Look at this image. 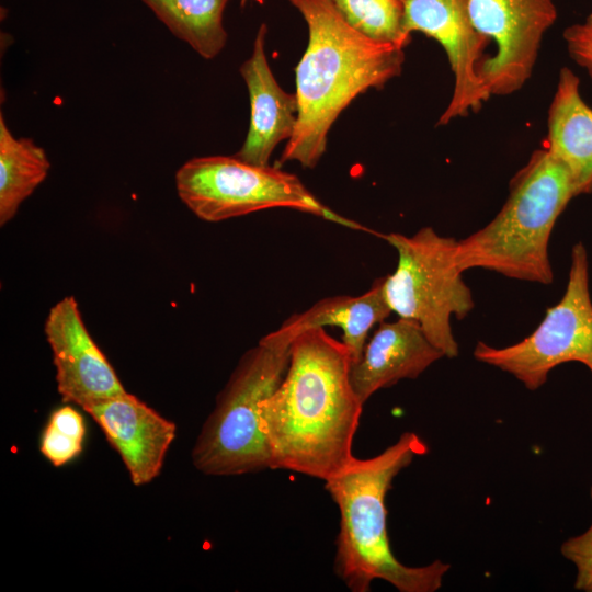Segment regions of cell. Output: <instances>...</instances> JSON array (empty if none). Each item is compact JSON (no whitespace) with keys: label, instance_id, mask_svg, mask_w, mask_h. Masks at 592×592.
Segmentation results:
<instances>
[{"label":"cell","instance_id":"52a82bcc","mask_svg":"<svg viewBox=\"0 0 592 592\" xmlns=\"http://www.w3.org/2000/svg\"><path fill=\"white\" fill-rule=\"evenodd\" d=\"M175 186L186 207L209 223L263 209L291 208L367 230L323 205L297 175L278 167L249 163L236 156H206L186 161L175 173Z\"/></svg>","mask_w":592,"mask_h":592},{"label":"cell","instance_id":"7a4b0ae2","mask_svg":"<svg viewBox=\"0 0 592 592\" xmlns=\"http://www.w3.org/2000/svg\"><path fill=\"white\" fill-rule=\"evenodd\" d=\"M288 1L307 24L308 45L296 67L297 123L278 163L311 169L342 111L361 93L399 76L405 54L354 30L331 0Z\"/></svg>","mask_w":592,"mask_h":592},{"label":"cell","instance_id":"8fae6325","mask_svg":"<svg viewBox=\"0 0 592 592\" xmlns=\"http://www.w3.org/2000/svg\"><path fill=\"white\" fill-rule=\"evenodd\" d=\"M64 402L87 408L125 392L114 368L88 332L76 299L55 304L44 327Z\"/></svg>","mask_w":592,"mask_h":592},{"label":"cell","instance_id":"30bf717a","mask_svg":"<svg viewBox=\"0 0 592 592\" xmlns=\"http://www.w3.org/2000/svg\"><path fill=\"white\" fill-rule=\"evenodd\" d=\"M403 29L421 32L441 44L454 75V89L437 125L478 110L490 98L479 75L488 39L474 26L467 0H403Z\"/></svg>","mask_w":592,"mask_h":592},{"label":"cell","instance_id":"9c48e42d","mask_svg":"<svg viewBox=\"0 0 592 592\" xmlns=\"http://www.w3.org/2000/svg\"><path fill=\"white\" fill-rule=\"evenodd\" d=\"M476 30L496 44V53L479 65L491 95L519 91L532 76L542 41L555 23L554 0H467Z\"/></svg>","mask_w":592,"mask_h":592},{"label":"cell","instance_id":"44dd1931","mask_svg":"<svg viewBox=\"0 0 592 592\" xmlns=\"http://www.w3.org/2000/svg\"><path fill=\"white\" fill-rule=\"evenodd\" d=\"M590 496L592 499V487ZM560 553L576 567L574 588L592 592V524L584 533L563 542Z\"/></svg>","mask_w":592,"mask_h":592},{"label":"cell","instance_id":"2e32d148","mask_svg":"<svg viewBox=\"0 0 592 592\" xmlns=\"http://www.w3.org/2000/svg\"><path fill=\"white\" fill-rule=\"evenodd\" d=\"M390 314L391 309L384 294V277H380L362 295L320 299L304 312L291 316L280 329L294 338L310 328L339 327L342 342L350 350L354 364L363 354L372 328Z\"/></svg>","mask_w":592,"mask_h":592},{"label":"cell","instance_id":"5b68a950","mask_svg":"<svg viewBox=\"0 0 592 592\" xmlns=\"http://www.w3.org/2000/svg\"><path fill=\"white\" fill-rule=\"evenodd\" d=\"M292 340L277 329L240 357L196 437L191 456L197 470L237 476L271 469L260 408L286 373Z\"/></svg>","mask_w":592,"mask_h":592},{"label":"cell","instance_id":"8992f818","mask_svg":"<svg viewBox=\"0 0 592 592\" xmlns=\"http://www.w3.org/2000/svg\"><path fill=\"white\" fill-rule=\"evenodd\" d=\"M382 238L398 254L396 270L384 277V294L391 312L418 322L444 357H456L458 344L451 318L462 320L475 307L456 262L457 240L429 226L411 236L390 232Z\"/></svg>","mask_w":592,"mask_h":592},{"label":"cell","instance_id":"3957f363","mask_svg":"<svg viewBox=\"0 0 592 592\" xmlns=\"http://www.w3.org/2000/svg\"><path fill=\"white\" fill-rule=\"evenodd\" d=\"M426 453L424 441L407 431L378 455L353 456L325 481L340 513L334 572L349 590L367 592L376 579L400 592H434L442 587L448 563L406 566L395 557L387 533L386 494L395 477Z\"/></svg>","mask_w":592,"mask_h":592},{"label":"cell","instance_id":"277c9868","mask_svg":"<svg viewBox=\"0 0 592 592\" xmlns=\"http://www.w3.org/2000/svg\"><path fill=\"white\" fill-rule=\"evenodd\" d=\"M574 196L567 168L546 148L535 151L512 179L509 196L496 217L457 241L459 269L480 267L514 280L553 283L550 235Z\"/></svg>","mask_w":592,"mask_h":592},{"label":"cell","instance_id":"d6986e66","mask_svg":"<svg viewBox=\"0 0 592 592\" xmlns=\"http://www.w3.org/2000/svg\"><path fill=\"white\" fill-rule=\"evenodd\" d=\"M345 21L366 37L405 48L403 0H331Z\"/></svg>","mask_w":592,"mask_h":592},{"label":"cell","instance_id":"ba28073f","mask_svg":"<svg viewBox=\"0 0 592 592\" xmlns=\"http://www.w3.org/2000/svg\"><path fill=\"white\" fill-rule=\"evenodd\" d=\"M473 355L511 374L530 390L542 387L549 372L567 362L582 363L592 373V300L588 252L582 242L572 247L565 294L546 310L538 327L504 348L479 341Z\"/></svg>","mask_w":592,"mask_h":592},{"label":"cell","instance_id":"e0dca14e","mask_svg":"<svg viewBox=\"0 0 592 592\" xmlns=\"http://www.w3.org/2000/svg\"><path fill=\"white\" fill-rule=\"evenodd\" d=\"M50 168L45 150L31 138L12 135L0 114V225L11 220L20 205L46 179Z\"/></svg>","mask_w":592,"mask_h":592},{"label":"cell","instance_id":"ffe728a7","mask_svg":"<svg viewBox=\"0 0 592 592\" xmlns=\"http://www.w3.org/2000/svg\"><path fill=\"white\" fill-rule=\"evenodd\" d=\"M84 435L83 417L65 405L50 413L41 435L39 451L55 467L64 466L82 452Z\"/></svg>","mask_w":592,"mask_h":592},{"label":"cell","instance_id":"9a60e30c","mask_svg":"<svg viewBox=\"0 0 592 592\" xmlns=\"http://www.w3.org/2000/svg\"><path fill=\"white\" fill-rule=\"evenodd\" d=\"M569 171L576 194L592 193V109L580 93V80L567 67L560 70L548 111L545 147Z\"/></svg>","mask_w":592,"mask_h":592},{"label":"cell","instance_id":"7402d4cb","mask_svg":"<svg viewBox=\"0 0 592 592\" xmlns=\"http://www.w3.org/2000/svg\"><path fill=\"white\" fill-rule=\"evenodd\" d=\"M563 38L570 57L592 79V12L583 22L567 27Z\"/></svg>","mask_w":592,"mask_h":592},{"label":"cell","instance_id":"ac0fdd59","mask_svg":"<svg viewBox=\"0 0 592 592\" xmlns=\"http://www.w3.org/2000/svg\"><path fill=\"white\" fill-rule=\"evenodd\" d=\"M179 39L187 43L205 59L216 57L225 47L223 24L228 0H143Z\"/></svg>","mask_w":592,"mask_h":592},{"label":"cell","instance_id":"603a6c76","mask_svg":"<svg viewBox=\"0 0 592 592\" xmlns=\"http://www.w3.org/2000/svg\"><path fill=\"white\" fill-rule=\"evenodd\" d=\"M242 1H246V0H242Z\"/></svg>","mask_w":592,"mask_h":592},{"label":"cell","instance_id":"4fadbf2b","mask_svg":"<svg viewBox=\"0 0 592 592\" xmlns=\"http://www.w3.org/2000/svg\"><path fill=\"white\" fill-rule=\"evenodd\" d=\"M267 29L259 27L251 56L241 65L250 98V124L237 158L253 164L267 166L275 147L294 134L298 101L296 93L284 91L270 68L264 44Z\"/></svg>","mask_w":592,"mask_h":592},{"label":"cell","instance_id":"6da1fadb","mask_svg":"<svg viewBox=\"0 0 592 592\" xmlns=\"http://www.w3.org/2000/svg\"><path fill=\"white\" fill-rule=\"evenodd\" d=\"M350 350L325 328L297 333L286 373L260 408L271 469L323 481L352 458L364 403L351 382Z\"/></svg>","mask_w":592,"mask_h":592},{"label":"cell","instance_id":"7c38bea8","mask_svg":"<svg viewBox=\"0 0 592 592\" xmlns=\"http://www.w3.org/2000/svg\"><path fill=\"white\" fill-rule=\"evenodd\" d=\"M121 456L134 486L156 479L174 441L177 425L125 391L84 410Z\"/></svg>","mask_w":592,"mask_h":592},{"label":"cell","instance_id":"5bb4252c","mask_svg":"<svg viewBox=\"0 0 592 592\" xmlns=\"http://www.w3.org/2000/svg\"><path fill=\"white\" fill-rule=\"evenodd\" d=\"M442 357L444 354L414 320L382 321L366 342L361 358L352 365L351 382L365 403L379 389L419 377Z\"/></svg>","mask_w":592,"mask_h":592}]
</instances>
